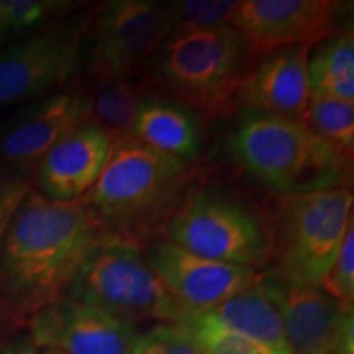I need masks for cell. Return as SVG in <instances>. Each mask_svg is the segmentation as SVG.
Segmentation results:
<instances>
[{
    "label": "cell",
    "mask_w": 354,
    "mask_h": 354,
    "mask_svg": "<svg viewBox=\"0 0 354 354\" xmlns=\"http://www.w3.org/2000/svg\"><path fill=\"white\" fill-rule=\"evenodd\" d=\"M100 236L81 203L50 201L32 189L3 241L0 302L17 320L59 299Z\"/></svg>",
    "instance_id": "cell-1"
},
{
    "label": "cell",
    "mask_w": 354,
    "mask_h": 354,
    "mask_svg": "<svg viewBox=\"0 0 354 354\" xmlns=\"http://www.w3.org/2000/svg\"><path fill=\"white\" fill-rule=\"evenodd\" d=\"M190 183V162L130 136L115 143L100 179L77 203L92 215L102 234L141 246L167 227L192 194Z\"/></svg>",
    "instance_id": "cell-2"
},
{
    "label": "cell",
    "mask_w": 354,
    "mask_h": 354,
    "mask_svg": "<svg viewBox=\"0 0 354 354\" xmlns=\"http://www.w3.org/2000/svg\"><path fill=\"white\" fill-rule=\"evenodd\" d=\"M228 148L248 174L282 198L346 185L348 156L305 122L240 109Z\"/></svg>",
    "instance_id": "cell-3"
},
{
    "label": "cell",
    "mask_w": 354,
    "mask_h": 354,
    "mask_svg": "<svg viewBox=\"0 0 354 354\" xmlns=\"http://www.w3.org/2000/svg\"><path fill=\"white\" fill-rule=\"evenodd\" d=\"M254 57L236 30L174 32L146 64L151 95L183 105L201 120L218 115L253 66Z\"/></svg>",
    "instance_id": "cell-4"
},
{
    "label": "cell",
    "mask_w": 354,
    "mask_h": 354,
    "mask_svg": "<svg viewBox=\"0 0 354 354\" xmlns=\"http://www.w3.org/2000/svg\"><path fill=\"white\" fill-rule=\"evenodd\" d=\"M64 295L131 325L145 320L179 323L187 317L146 263L141 248L110 234L99 238Z\"/></svg>",
    "instance_id": "cell-5"
},
{
    "label": "cell",
    "mask_w": 354,
    "mask_h": 354,
    "mask_svg": "<svg viewBox=\"0 0 354 354\" xmlns=\"http://www.w3.org/2000/svg\"><path fill=\"white\" fill-rule=\"evenodd\" d=\"M353 190L284 197L272 232L271 274L290 286L322 287L353 223Z\"/></svg>",
    "instance_id": "cell-6"
},
{
    "label": "cell",
    "mask_w": 354,
    "mask_h": 354,
    "mask_svg": "<svg viewBox=\"0 0 354 354\" xmlns=\"http://www.w3.org/2000/svg\"><path fill=\"white\" fill-rule=\"evenodd\" d=\"M167 240L202 258L256 269L271 258L272 232L253 209L212 189L192 192L166 227Z\"/></svg>",
    "instance_id": "cell-7"
},
{
    "label": "cell",
    "mask_w": 354,
    "mask_h": 354,
    "mask_svg": "<svg viewBox=\"0 0 354 354\" xmlns=\"http://www.w3.org/2000/svg\"><path fill=\"white\" fill-rule=\"evenodd\" d=\"M95 7H82L0 50V109L64 87L86 64Z\"/></svg>",
    "instance_id": "cell-8"
},
{
    "label": "cell",
    "mask_w": 354,
    "mask_h": 354,
    "mask_svg": "<svg viewBox=\"0 0 354 354\" xmlns=\"http://www.w3.org/2000/svg\"><path fill=\"white\" fill-rule=\"evenodd\" d=\"M171 32L167 2L110 0L97 6L87 41L88 76L95 84L131 79L146 68Z\"/></svg>",
    "instance_id": "cell-9"
},
{
    "label": "cell",
    "mask_w": 354,
    "mask_h": 354,
    "mask_svg": "<svg viewBox=\"0 0 354 354\" xmlns=\"http://www.w3.org/2000/svg\"><path fill=\"white\" fill-rule=\"evenodd\" d=\"M92 91L64 86L24 102L0 122V166L33 172L44 154L88 118Z\"/></svg>",
    "instance_id": "cell-10"
},
{
    "label": "cell",
    "mask_w": 354,
    "mask_h": 354,
    "mask_svg": "<svg viewBox=\"0 0 354 354\" xmlns=\"http://www.w3.org/2000/svg\"><path fill=\"white\" fill-rule=\"evenodd\" d=\"M343 8L333 0H238L230 26L258 59L284 48L322 43L335 33Z\"/></svg>",
    "instance_id": "cell-11"
},
{
    "label": "cell",
    "mask_w": 354,
    "mask_h": 354,
    "mask_svg": "<svg viewBox=\"0 0 354 354\" xmlns=\"http://www.w3.org/2000/svg\"><path fill=\"white\" fill-rule=\"evenodd\" d=\"M146 263L187 315L209 312L258 281L259 272L245 266L202 258L167 238L148 243Z\"/></svg>",
    "instance_id": "cell-12"
},
{
    "label": "cell",
    "mask_w": 354,
    "mask_h": 354,
    "mask_svg": "<svg viewBox=\"0 0 354 354\" xmlns=\"http://www.w3.org/2000/svg\"><path fill=\"white\" fill-rule=\"evenodd\" d=\"M38 348L63 354H131L136 326L88 304L61 295L28 318Z\"/></svg>",
    "instance_id": "cell-13"
},
{
    "label": "cell",
    "mask_w": 354,
    "mask_h": 354,
    "mask_svg": "<svg viewBox=\"0 0 354 354\" xmlns=\"http://www.w3.org/2000/svg\"><path fill=\"white\" fill-rule=\"evenodd\" d=\"M115 143L112 133L91 117L38 162L33 171L37 190L55 202H79L100 179Z\"/></svg>",
    "instance_id": "cell-14"
},
{
    "label": "cell",
    "mask_w": 354,
    "mask_h": 354,
    "mask_svg": "<svg viewBox=\"0 0 354 354\" xmlns=\"http://www.w3.org/2000/svg\"><path fill=\"white\" fill-rule=\"evenodd\" d=\"M272 279L292 354H331L346 336L354 335L353 307L323 287L290 286Z\"/></svg>",
    "instance_id": "cell-15"
},
{
    "label": "cell",
    "mask_w": 354,
    "mask_h": 354,
    "mask_svg": "<svg viewBox=\"0 0 354 354\" xmlns=\"http://www.w3.org/2000/svg\"><path fill=\"white\" fill-rule=\"evenodd\" d=\"M313 46L277 50L256 59L233 97L240 109L305 122L310 104L308 57Z\"/></svg>",
    "instance_id": "cell-16"
},
{
    "label": "cell",
    "mask_w": 354,
    "mask_h": 354,
    "mask_svg": "<svg viewBox=\"0 0 354 354\" xmlns=\"http://www.w3.org/2000/svg\"><path fill=\"white\" fill-rule=\"evenodd\" d=\"M203 315L212 318L223 328L254 342L281 351H290L286 342L281 308L271 274H259L253 286L238 292L209 312H203Z\"/></svg>",
    "instance_id": "cell-17"
},
{
    "label": "cell",
    "mask_w": 354,
    "mask_h": 354,
    "mask_svg": "<svg viewBox=\"0 0 354 354\" xmlns=\"http://www.w3.org/2000/svg\"><path fill=\"white\" fill-rule=\"evenodd\" d=\"M201 118L183 105L143 94L131 136L159 153L190 162L201 153Z\"/></svg>",
    "instance_id": "cell-18"
},
{
    "label": "cell",
    "mask_w": 354,
    "mask_h": 354,
    "mask_svg": "<svg viewBox=\"0 0 354 354\" xmlns=\"http://www.w3.org/2000/svg\"><path fill=\"white\" fill-rule=\"evenodd\" d=\"M312 97L354 102V35L353 30L333 33L318 43L308 57Z\"/></svg>",
    "instance_id": "cell-19"
},
{
    "label": "cell",
    "mask_w": 354,
    "mask_h": 354,
    "mask_svg": "<svg viewBox=\"0 0 354 354\" xmlns=\"http://www.w3.org/2000/svg\"><path fill=\"white\" fill-rule=\"evenodd\" d=\"M84 3L71 0H0V50L66 19Z\"/></svg>",
    "instance_id": "cell-20"
},
{
    "label": "cell",
    "mask_w": 354,
    "mask_h": 354,
    "mask_svg": "<svg viewBox=\"0 0 354 354\" xmlns=\"http://www.w3.org/2000/svg\"><path fill=\"white\" fill-rule=\"evenodd\" d=\"M91 115L112 133L115 140L130 138L143 92L131 79H112L95 84Z\"/></svg>",
    "instance_id": "cell-21"
},
{
    "label": "cell",
    "mask_w": 354,
    "mask_h": 354,
    "mask_svg": "<svg viewBox=\"0 0 354 354\" xmlns=\"http://www.w3.org/2000/svg\"><path fill=\"white\" fill-rule=\"evenodd\" d=\"M305 123L344 156L354 149V102L310 97Z\"/></svg>",
    "instance_id": "cell-22"
},
{
    "label": "cell",
    "mask_w": 354,
    "mask_h": 354,
    "mask_svg": "<svg viewBox=\"0 0 354 354\" xmlns=\"http://www.w3.org/2000/svg\"><path fill=\"white\" fill-rule=\"evenodd\" d=\"M176 325L187 331L203 354H292L223 328L203 313H192Z\"/></svg>",
    "instance_id": "cell-23"
},
{
    "label": "cell",
    "mask_w": 354,
    "mask_h": 354,
    "mask_svg": "<svg viewBox=\"0 0 354 354\" xmlns=\"http://www.w3.org/2000/svg\"><path fill=\"white\" fill-rule=\"evenodd\" d=\"M172 32H203L230 25L236 0H183L167 2Z\"/></svg>",
    "instance_id": "cell-24"
},
{
    "label": "cell",
    "mask_w": 354,
    "mask_h": 354,
    "mask_svg": "<svg viewBox=\"0 0 354 354\" xmlns=\"http://www.w3.org/2000/svg\"><path fill=\"white\" fill-rule=\"evenodd\" d=\"M131 354H203L187 331L176 323L154 325L138 335Z\"/></svg>",
    "instance_id": "cell-25"
},
{
    "label": "cell",
    "mask_w": 354,
    "mask_h": 354,
    "mask_svg": "<svg viewBox=\"0 0 354 354\" xmlns=\"http://www.w3.org/2000/svg\"><path fill=\"white\" fill-rule=\"evenodd\" d=\"M33 189V172L0 166V254L13 215Z\"/></svg>",
    "instance_id": "cell-26"
},
{
    "label": "cell",
    "mask_w": 354,
    "mask_h": 354,
    "mask_svg": "<svg viewBox=\"0 0 354 354\" xmlns=\"http://www.w3.org/2000/svg\"><path fill=\"white\" fill-rule=\"evenodd\" d=\"M354 223V221H353ZM349 225L342 246L336 254L328 276L323 282V289L346 307H353L354 300V225Z\"/></svg>",
    "instance_id": "cell-27"
},
{
    "label": "cell",
    "mask_w": 354,
    "mask_h": 354,
    "mask_svg": "<svg viewBox=\"0 0 354 354\" xmlns=\"http://www.w3.org/2000/svg\"><path fill=\"white\" fill-rule=\"evenodd\" d=\"M0 354H39L28 330H19L7 333L0 339Z\"/></svg>",
    "instance_id": "cell-28"
},
{
    "label": "cell",
    "mask_w": 354,
    "mask_h": 354,
    "mask_svg": "<svg viewBox=\"0 0 354 354\" xmlns=\"http://www.w3.org/2000/svg\"><path fill=\"white\" fill-rule=\"evenodd\" d=\"M12 320H15V318H13L12 313L8 312L6 305L0 302V339H2L3 336L7 335V333H6V328H7L8 323H10Z\"/></svg>",
    "instance_id": "cell-29"
},
{
    "label": "cell",
    "mask_w": 354,
    "mask_h": 354,
    "mask_svg": "<svg viewBox=\"0 0 354 354\" xmlns=\"http://www.w3.org/2000/svg\"><path fill=\"white\" fill-rule=\"evenodd\" d=\"M331 354H354V335L346 336Z\"/></svg>",
    "instance_id": "cell-30"
},
{
    "label": "cell",
    "mask_w": 354,
    "mask_h": 354,
    "mask_svg": "<svg viewBox=\"0 0 354 354\" xmlns=\"http://www.w3.org/2000/svg\"><path fill=\"white\" fill-rule=\"evenodd\" d=\"M41 354H63V353H57V351H53V349H44Z\"/></svg>",
    "instance_id": "cell-31"
}]
</instances>
